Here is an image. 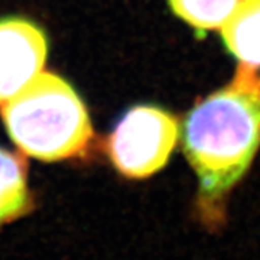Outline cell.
<instances>
[{
  "label": "cell",
  "mask_w": 260,
  "mask_h": 260,
  "mask_svg": "<svg viewBox=\"0 0 260 260\" xmlns=\"http://www.w3.org/2000/svg\"><path fill=\"white\" fill-rule=\"evenodd\" d=\"M221 37L240 64L260 68V0H247L221 28Z\"/></svg>",
  "instance_id": "cell-6"
},
{
  "label": "cell",
  "mask_w": 260,
  "mask_h": 260,
  "mask_svg": "<svg viewBox=\"0 0 260 260\" xmlns=\"http://www.w3.org/2000/svg\"><path fill=\"white\" fill-rule=\"evenodd\" d=\"M178 135L175 116L156 106H136L124 113L113 129L107 153L120 174L142 179L167 165Z\"/></svg>",
  "instance_id": "cell-3"
},
{
  "label": "cell",
  "mask_w": 260,
  "mask_h": 260,
  "mask_svg": "<svg viewBox=\"0 0 260 260\" xmlns=\"http://www.w3.org/2000/svg\"><path fill=\"white\" fill-rule=\"evenodd\" d=\"M172 12L197 30L221 29L247 0H168Z\"/></svg>",
  "instance_id": "cell-7"
},
{
  "label": "cell",
  "mask_w": 260,
  "mask_h": 260,
  "mask_svg": "<svg viewBox=\"0 0 260 260\" xmlns=\"http://www.w3.org/2000/svg\"><path fill=\"white\" fill-rule=\"evenodd\" d=\"M47 55V37L38 25L22 18L0 19V104L42 73Z\"/></svg>",
  "instance_id": "cell-4"
},
{
  "label": "cell",
  "mask_w": 260,
  "mask_h": 260,
  "mask_svg": "<svg viewBox=\"0 0 260 260\" xmlns=\"http://www.w3.org/2000/svg\"><path fill=\"white\" fill-rule=\"evenodd\" d=\"M182 148L200 181V201L218 204L260 145V74L240 64L230 84L198 102L182 124Z\"/></svg>",
  "instance_id": "cell-1"
},
{
  "label": "cell",
  "mask_w": 260,
  "mask_h": 260,
  "mask_svg": "<svg viewBox=\"0 0 260 260\" xmlns=\"http://www.w3.org/2000/svg\"><path fill=\"white\" fill-rule=\"evenodd\" d=\"M30 208L26 160L0 148V225L25 215Z\"/></svg>",
  "instance_id": "cell-5"
},
{
  "label": "cell",
  "mask_w": 260,
  "mask_h": 260,
  "mask_svg": "<svg viewBox=\"0 0 260 260\" xmlns=\"http://www.w3.org/2000/svg\"><path fill=\"white\" fill-rule=\"evenodd\" d=\"M2 119L25 155L54 162L81 155L93 138L88 112L75 90L52 73H41L2 104Z\"/></svg>",
  "instance_id": "cell-2"
}]
</instances>
